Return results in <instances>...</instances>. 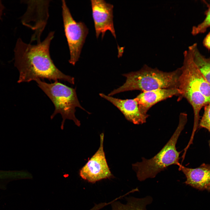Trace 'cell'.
I'll use <instances>...</instances> for the list:
<instances>
[{
  "label": "cell",
  "instance_id": "cell-1",
  "mask_svg": "<svg viewBox=\"0 0 210 210\" xmlns=\"http://www.w3.org/2000/svg\"><path fill=\"white\" fill-rule=\"evenodd\" d=\"M54 34L50 32L43 41L34 45L25 43L20 38L18 39L14 52L15 65L19 73L18 83L47 79L74 84V78L61 72L51 58L50 47Z\"/></svg>",
  "mask_w": 210,
  "mask_h": 210
},
{
  "label": "cell",
  "instance_id": "cell-2",
  "mask_svg": "<svg viewBox=\"0 0 210 210\" xmlns=\"http://www.w3.org/2000/svg\"><path fill=\"white\" fill-rule=\"evenodd\" d=\"M181 73V68L166 72L145 65L139 71L123 74L126 78L125 82L108 95L111 96L121 92L135 90L144 92L161 88H178Z\"/></svg>",
  "mask_w": 210,
  "mask_h": 210
},
{
  "label": "cell",
  "instance_id": "cell-3",
  "mask_svg": "<svg viewBox=\"0 0 210 210\" xmlns=\"http://www.w3.org/2000/svg\"><path fill=\"white\" fill-rule=\"evenodd\" d=\"M187 115L184 113L179 115L178 125L166 144L155 155L150 159L142 158V161L132 164L138 180L142 181L155 178L161 172L172 165H180L179 161L180 152L176 145L181 132L187 122Z\"/></svg>",
  "mask_w": 210,
  "mask_h": 210
},
{
  "label": "cell",
  "instance_id": "cell-4",
  "mask_svg": "<svg viewBox=\"0 0 210 210\" xmlns=\"http://www.w3.org/2000/svg\"><path fill=\"white\" fill-rule=\"evenodd\" d=\"M35 81L55 106V110L51 116V119H52L57 114H60L62 118L61 126L62 130L63 129L66 119L73 120L76 125L80 126V122L75 115L76 108L78 107L87 111L79 101L76 88L69 87L58 81L50 83L42 81L40 79Z\"/></svg>",
  "mask_w": 210,
  "mask_h": 210
},
{
  "label": "cell",
  "instance_id": "cell-5",
  "mask_svg": "<svg viewBox=\"0 0 210 210\" xmlns=\"http://www.w3.org/2000/svg\"><path fill=\"white\" fill-rule=\"evenodd\" d=\"M62 1L64 31L70 52L69 61L70 64L74 66L80 57L88 33V29L84 22H77L74 19L66 1L64 0Z\"/></svg>",
  "mask_w": 210,
  "mask_h": 210
},
{
  "label": "cell",
  "instance_id": "cell-6",
  "mask_svg": "<svg viewBox=\"0 0 210 210\" xmlns=\"http://www.w3.org/2000/svg\"><path fill=\"white\" fill-rule=\"evenodd\" d=\"M27 10L21 18L22 24L35 31L32 41H41L40 37L49 17L50 1H25Z\"/></svg>",
  "mask_w": 210,
  "mask_h": 210
},
{
  "label": "cell",
  "instance_id": "cell-7",
  "mask_svg": "<svg viewBox=\"0 0 210 210\" xmlns=\"http://www.w3.org/2000/svg\"><path fill=\"white\" fill-rule=\"evenodd\" d=\"M104 135L103 133L100 134V145L98 149L79 172L81 178L91 183H94L112 176L104 150Z\"/></svg>",
  "mask_w": 210,
  "mask_h": 210
},
{
  "label": "cell",
  "instance_id": "cell-8",
  "mask_svg": "<svg viewBox=\"0 0 210 210\" xmlns=\"http://www.w3.org/2000/svg\"><path fill=\"white\" fill-rule=\"evenodd\" d=\"M180 77L190 83L200 91L210 102V84L204 78L193 59L192 45L185 52L183 66L181 68Z\"/></svg>",
  "mask_w": 210,
  "mask_h": 210
},
{
  "label": "cell",
  "instance_id": "cell-9",
  "mask_svg": "<svg viewBox=\"0 0 210 210\" xmlns=\"http://www.w3.org/2000/svg\"><path fill=\"white\" fill-rule=\"evenodd\" d=\"M91 2L96 38L101 34L103 38L106 31H109L116 38L113 20V5L104 0H92Z\"/></svg>",
  "mask_w": 210,
  "mask_h": 210
},
{
  "label": "cell",
  "instance_id": "cell-10",
  "mask_svg": "<svg viewBox=\"0 0 210 210\" xmlns=\"http://www.w3.org/2000/svg\"><path fill=\"white\" fill-rule=\"evenodd\" d=\"M181 92L178 88H161L144 92L135 98L137 102L141 112L149 116V109L157 103L174 96H181Z\"/></svg>",
  "mask_w": 210,
  "mask_h": 210
},
{
  "label": "cell",
  "instance_id": "cell-11",
  "mask_svg": "<svg viewBox=\"0 0 210 210\" xmlns=\"http://www.w3.org/2000/svg\"><path fill=\"white\" fill-rule=\"evenodd\" d=\"M99 96L112 103L123 114L125 118L134 124L145 123L149 116H145L140 112L138 103L135 99H122L99 93Z\"/></svg>",
  "mask_w": 210,
  "mask_h": 210
},
{
  "label": "cell",
  "instance_id": "cell-12",
  "mask_svg": "<svg viewBox=\"0 0 210 210\" xmlns=\"http://www.w3.org/2000/svg\"><path fill=\"white\" fill-rule=\"evenodd\" d=\"M179 167L186 177L185 184L200 190L210 192V166H202L193 169L180 164Z\"/></svg>",
  "mask_w": 210,
  "mask_h": 210
},
{
  "label": "cell",
  "instance_id": "cell-13",
  "mask_svg": "<svg viewBox=\"0 0 210 210\" xmlns=\"http://www.w3.org/2000/svg\"><path fill=\"white\" fill-rule=\"evenodd\" d=\"M127 195L126 193L114 199L110 204L111 210H147L146 205L151 203L153 200L151 197L147 196L141 198L132 197H127L125 204L117 201Z\"/></svg>",
  "mask_w": 210,
  "mask_h": 210
},
{
  "label": "cell",
  "instance_id": "cell-14",
  "mask_svg": "<svg viewBox=\"0 0 210 210\" xmlns=\"http://www.w3.org/2000/svg\"><path fill=\"white\" fill-rule=\"evenodd\" d=\"M192 46L194 61L204 78L210 84V57L207 58L201 53L196 43Z\"/></svg>",
  "mask_w": 210,
  "mask_h": 210
},
{
  "label": "cell",
  "instance_id": "cell-15",
  "mask_svg": "<svg viewBox=\"0 0 210 210\" xmlns=\"http://www.w3.org/2000/svg\"><path fill=\"white\" fill-rule=\"evenodd\" d=\"M204 14L205 17L203 21L197 26L193 27L192 33L194 35L204 33L210 27V4L208 5Z\"/></svg>",
  "mask_w": 210,
  "mask_h": 210
},
{
  "label": "cell",
  "instance_id": "cell-16",
  "mask_svg": "<svg viewBox=\"0 0 210 210\" xmlns=\"http://www.w3.org/2000/svg\"><path fill=\"white\" fill-rule=\"evenodd\" d=\"M200 126L210 131V102L205 106Z\"/></svg>",
  "mask_w": 210,
  "mask_h": 210
},
{
  "label": "cell",
  "instance_id": "cell-17",
  "mask_svg": "<svg viewBox=\"0 0 210 210\" xmlns=\"http://www.w3.org/2000/svg\"><path fill=\"white\" fill-rule=\"evenodd\" d=\"M204 46L210 50V32L206 36L203 41Z\"/></svg>",
  "mask_w": 210,
  "mask_h": 210
},
{
  "label": "cell",
  "instance_id": "cell-18",
  "mask_svg": "<svg viewBox=\"0 0 210 210\" xmlns=\"http://www.w3.org/2000/svg\"><path fill=\"white\" fill-rule=\"evenodd\" d=\"M110 204V202H103L95 204L93 207L89 210H99L104 207Z\"/></svg>",
  "mask_w": 210,
  "mask_h": 210
},
{
  "label": "cell",
  "instance_id": "cell-19",
  "mask_svg": "<svg viewBox=\"0 0 210 210\" xmlns=\"http://www.w3.org/2000/svg\"><path fill=\"white\" fill-rule=\"evenodd\" d=\"M4 7L2 4L1 1H0V20L1 19V17L2 15L3 10Z\"/></svg>",
  "mask_w": 210,
  "mask_h": 210
}]
</instances>
